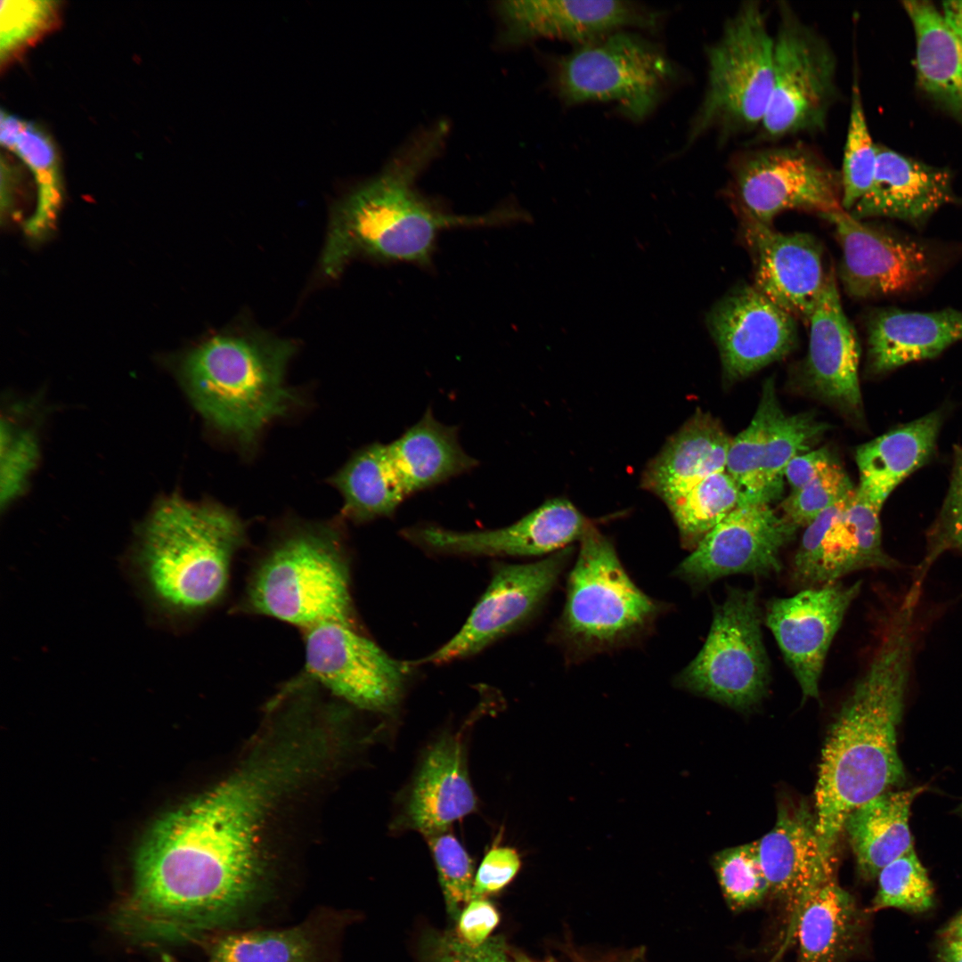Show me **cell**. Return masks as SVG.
<instances>
[{
    "label": "cell",
    "instance_id": "1",
    "mask_svg": "<svg viewBox=\"0 0 962 962\" xmlns=\"http://www.w3.org/2000/svg\"><path fill=\"white\" fill-rule=\"evenodd\" d=\"M332 748L321 728L282 720L279 735L240 767L160 818L135 857L133 913L152 931L183 939L240 920L265 893L271 812L322 770Z\"/></svg>",
    "mask_w": 962,
    "mask_h": 962
},
{
    "label": "cell",
    "instance_id": "2",
    "mask_svg": "<svg viewBox=\"0 0 962 962\" xmlns=\"http://www.w3.org/2000/svg\"><path fill=\"white\" fill-rule=\"evenodd\" d=\"M918 602L901 599L885 616L873 656L830 725L815 788L816 828L824 854L836 845L848 815L905 781L897 752L912 673Z\"/></svg>",
    "mask_w": 962,
    "mask_h": 962
},
{
    "label": "cell",
    "instance_id": "3",
    "mask_svg": "<svg viewBox=\"0 0 962 962\" xmlns=\"http://www.w3.org/2000/svg\"><path fill=\"white\" fill-rule=\"evenodd\" d=\"M447 131L439 123L421 132L379 175L334 204L321 257L326 277L338 276L356 256L427 265L444 230L500 225L525 216L514 208L452 215L421 197L415 183L442 149Z\"/></svg>",
    "mask_w": 962,
    "mask_h": 962
},
{
    "label": "cell",
    "instance_id": "4",
    "mask_svg": "<svg viewBox=\"0 0 962 962\" xmlns=\"http://www.w3.org/2000/svg\"><path fill=\"white\" fill-rule=\"evenodd\" d=\"M292 340L263 330L215 333L183 356L179 374L193 405L221 436L249 451L300 403L285 382Z\"/></svg>",
    "mask_w": 962,
    "mask_h": 962
},
{
    "label": "cell",
    "instance_id": "5",
    "mask_svg": "<svg viewBox=\"0 0 962 962\" xmlns=\"http://www.w3.org/2000/svg\"><path fill=\"white\" fill-rule=\"evenodd\" d=\"M350 584L341 527L335 522L293 521L257 558L237 610L302 631L328 622L357 627Z\"/></svg>",
    "mask_w": 962,
    "mask_h": 962
},
{
    "label": "cell",
    "instance_id": "6",
    "mask_svg": "<svg viewBox=\"0 0 962 962\" xmlns=\"http://www.w3.org/2000/svg\"><path fill=\"white\" fill-rule=\"evenodd\" d=\"M246 542L244 522L226 506L171 497L147 524L141 564L151 591L166 607L199 613L223 598L234 556Z\"/></svg>",
    "mask_w": 962,
    "mask_h": 962
},
{
    "label": "cell",
    "instance_id": "7",
    "mask_svg": "<svg viewBox=\"0 0 962 962\" xmlns=\"http://www.w3.org/2000/svg\"><path fill=\"white\" fill-rule=\"evenodd\" d=\"M567 584L552 637L571 663L640 641L665 609L633 583L611 541L591 525Z\"/></svg>",
    "mask_w": 962,
    "mask_h": 962
},
{
    "label": "cell",
    "instance_id": "8",
    "mask_svg": "<svg viewBox=\"0 0 962 962\" xmlns=\"http://www.w3.org/2000/svg\"><path fill=\"white\" fill-rule=\"evenodd\" d=\"M773 53L774 37L762 3L742 2L706 48L705 89L685 149L710 132L722 143L758 131L773 87Z\"/></svg>",
    "mask_w": 962,
    "mask_h": 962
},
{
    "label": "cell",
    "instance_id": "9",
    "mask_svg": "<svg viewBox=\"0 0 962 962\" xmlns=\"http://www.w3.org/2000/svg\"><path fill=\"white\" fill-rule=\"evenodd\" d=\"M684 79L659 45L629 30L575 46L550 64L551 86L563 104L613 103L633 122L648 118Z\"/></svg>",
    "mask_w": 962,
    "mask_h": 962
},
{
    "label": "cell",
    "instance_id": "10",
    "mask_svg": "<svg viewBox=\"0 0 962 962\" xmlns=\"http://www.w3.org/2000/svg\"><path fill=\"white\" fill-rule=\"evenodd\" d=\"M773 87L757 143L826 131L840 100L837 58L827 40L785 1L778 3Z\"/></svg>",
    "mask_w": 962,
    "mask_h": 962
},
{
    "label": "cell",
    "instance_id": "11",
    "mask_svg": "<svg viewBox=\"0 0 962 962\" xmlns=\"http://www.w3.org/2000/svg\"><path fill=\"white\" fill-rule=\"evenodd\" d=\"M756 588H730L714 606L706 640L675 684L739 711L757 705L770 680Z\"/></svg>",
    "mask_w": 962,
    "mask_h": 962
},
{
    "label": "cell",
    "instance_id": "12",
    "mask_svg": "<svg viewBox=\"0 0 962 962\" xmlns=\"http://www.w3.org/2000/svg\"><path fill=\"white\" fill-rule=\"evenodd\" d=\"M728 195L739 214L770 225L786 210L820 216L842 208L840 171L803 143L743 151L730 162Z\"/></svg>",
    "mask_w": 962,
    "mask_h": 962
},
{
    "label": "cell",
    "instance_id": "13",
    "mask_svg": "<svg viewBox=\"0 0 962 962\" xmlns=\"http://www.w3.org/2000/svg\"><path fill=\"white\" fill-rule=\"evenodd\" d=\"M304 632V673L334 696L363 709L391 712L408 666L384 652L357 627L328 622Z\"/></svg>",
    "mask_w": 962,
    "mask_h": 962
},
{
    "label": "cell",
    "instance_id": "14",
    "mask_svg": "<svg viewBox=\"0 0 962 962\" xmlns=\"http://www.w3.org/2000/svg\"><path fill=\"white\" fill-rule=\"evenodd\" d=\"M797 526L769 504L737 507L714 526L674 570L699 591L733 575L770 577L782 569L781 550Z\"/></svg>",
    "mask_w": 962,
    "mask_h": 962
},
{
    "label": "cell",
    "instance_id": "15",
    "mask_svg": "<svg viewBox=\"0 0 962 962\" xmlns=\"http://www.w3.org/2000/svg\"><path fill=\"white\" fill-rule=\"evenodd\" d=\"M572 553L573 548L567 547L537 562L498 565L461 629L423 662L443 664L474 655L526 623L554 588Z\"/></svg>",
    "mask_w": 962,
    "mask_h": 962
},
{
    "label": "cell",
    "instance_id": "16",
    "mask_svg": "<svg viewBox=\"0 0 962 962\" xmlns=\"http://www.w3.org/2000/svg\"><path fill=\"white\" fill-rule=\"evenodd\" d=\"M821 216L835 227L843 251L841 281L851 297L907 293L932 277L935 263L925 244L864 223L843 208Z\"/></svg>",
    "mask_w": 962,
    "mask_h": 962
},
{
    "label": "cell",
    "instance_id": "17",
    "mask_svg": "<svg viewBox=\"0 0 962 962\" xmlns=\"http://www.w3.org/2000/svg\"><path fill=\"white\" fill-rule=\"evenodd\" d=\"M861 586L860 580L852 584L838 581L803 588L766 604L764 623L799 684L803 701L819 698L830 645Z\"/></svg>",
    "mask_w": 962,
    "mask_h": 962
},
{
    "label": "cell",
    "instance_id": "18",
    "mask_svg": "<svg viewBox=\"0 0 962 962\" xmlns=\"http://www.w3.org/2000/svg\"><path fill=\"white\" fill-rule=\"evenodd\" d=\"M506 43L548 38L583 45L617 31L656 32L663 11L625 0H525L500 4Z\"/></svg>",
    "mask_w": 962,
    "mask_h": 962
},
{
    "label": "cell",
    "instance_id": "19",
    "mask_svg": "<svg viewBox=\"0 0 962 962\" xmlns=\"http://www.w3.org/2000/svg\"><path fill=\"white\" fill-rule=\"evenodd\" d=\"M723 373L738 380L787 355L797 338L795 318L754 285L738 286L706 316Z\"/></svg>",
    "mask_w": 962,
    "mask_h": 962
},
{
    "label": "cell",
    "instance_id": "20",
    "mask_svg": "<svg viewBox=\"0 0 962 962\" xmlns=\"http://www.w3.org/2000/svg\"><path fill=\"white\" fill-rule=\"evenodd\" d=\"M590 522L562 498L548 500L517 522L498 529L459 532L435 525L401 533L421 549L458 556H538L554 553L581 540Z\"/></svg>",
    "mask_w": 962,
    "mask_h": 962
},
{
    "label": "cell",
    "instance_id": "21",
    "mask_svg": "<svg viewBox=\"0 0 962 962\" xmlns=\"http://www.w3.org/2000/svg\"><path fill=\"white\" fill-rule=\"evenodd\" d=\"M754 266V286L795 319L810 322L823 289L822 249L804 232L783 233L740 214Z\"/></svg>",
    "mask_w": 962,
    "mask_h": 962
},
{
    "label": "cell",
    "instance_id": "22",
    "mask_svg": "<svg viewBox=\"0 0 962 962\" xmlns=\"http://www.w3.org/2000/svg\"><path fill=\"white\" fill-rule=\"evenodd\" d=\"M757 842L770 893L787 905L793 919L810 895L835 880L836 860L824 854L816 816L806 804L782 806L772 829Z\"/></svg>",
    "mask_w": 962,
    "mask_h": 962
},
{
    "label": "cell",
    "instance_id": "23",
    "mask_svg": "<svg viewBox=\"0 0 962 962\" xmlns=\"http://www.w3.org/2000/svg\"><path fill=\"white\" fill-rule=\"evenodd\" d=\"M806 373L810 385L826 401L848 413H859L860 346L839 297L831 270L810 320Z\"/></svg>",
    "mask_w": 962,
    "mask_h": 962
},
{
    "label": "cell",
    "instance_id": "24",
    "mask_svg": "<svg viewBox=\"0 0 962 962\" xmlns=\"http://www.w3.org/2000/svg\"><path fill=\"white\" fill-rule=\"evenodd\" d=\"M465 747L460 736L444 735L423 756L400 817V827L425 836L449 829L477 811Z\"/></svg>",
    "mask_w": 962,
    "mask_h": 962
},
{
    "label": "cell",
    "instance_id": "25",
    "mask_svg": "<svg viewBox=\"0 0 962 962\" xmlns=\"http://www.w3.org/2000/svg\"><path fill=\"white\" fill-rule=\"evenodd\" d=\"M954 202L957 198L948 169L877 144L871 186L848 213L860 220L883 216L921 228L941 207Z\"/></svg>",
    "mask_w": 962,
    "mask_h": 962
},
{
    "label": "cell",
    "instance_id": "26",
    "mask_svg": "<svg viewBox=\"0 0 962 962\" xmlns=\"http://www.w3.org/2000/svg\"><path fill=\"white\" fill-rule=\"evenodd\" d=\"M960 339L962 311L879 309L868 324V367L874 374L885 373L935 357Z\"/></svg>",
    "mask_w": 962,
    "mask_h": 962
},
{
    "label": "cell",
    "instance_id": "27",
    "mask_svg": "<svg viewBox=\"0 0 962 962\" xmlns=\"http://www.w3.org/2000/svg\"><path fill=\"white\" fill-rule=\"evenodd\" d=\"M879 514L880 510L863 499L856 488L796 585L803 589L838 582L858 571L899 567V561L884 549Z\"/></svg>",
    "mask_w": 962,
    "mask_h": 962
},
{
    "label": "cell",
    "instance_id": "28",
    "mask_svg": "<svg viewBox=\"0 0 962 962\" xmlns=\"http://www.w3.org/2000/svg\"><path fill=\"white\" fill-rule=\"evenodd\" d=\"M942 413L932 412L860 444L855 452L858 493L881 509L893 490L933 455Z\"/></svg>",
    "mask_w": 962,
    "mask_h": 962
},
{
    "label": "cell",
    "instance_id": "29",
    "mask_svg": "<svg viewBox=\"0 0 962 962\" xmlns=\"http://www.w3.org/2000/svg\"><path fill=\"white\" fill-rule=\"evenodd\" d=\"M730 441L718 420L697 410L648 464L642 486L664 501L725 471Z\"/></svg>",
    "mask_w": 962,
    "mask_h": 962
},
{
    "label": "cell",
    "instance_id": "30",
    "mask_svg": "<svg viewBox=\"0 0 962 962\" xmlns=\"http://www.w3.org/2000/svg\"><path fill=\"white\" fill-rule=\"evenodd\" d=\"M836 880L802 904L795 918V962H846L861 948L867 914Z\"/></svg>",
    "mask_w": 962,
    "mask_h": 962
},
{
    "label": "cell",
    "instance_id": "31",
    "mask_svg": "<svg viewBox=\"0 0 962 962\" xmlns=\"http://www.w3.org/2000/svg\"><path fill=\"white\" fill-rule=\"evenodd\" d=\"M925 790V787L889 790L848 815L844 831L862 878H875L886 865L913 848L909 810L914 799Z\"/></svg>",
    "mask_w": 962,
    "mask_h": 962
},
{
    "label": "cell",
    "instance_id": "32",
    "mask_svg": "<svg viewBox=\"0 0 962 962\" xmlns=\"http://www.w3.org/2000/svg\"><path fill=\"white\" fill-rule=\"evenodd\" d=\"M387 444L409 496L477 465V461L461 448L457 428L439 422L430 409L397 439Z\"/></svg>",
    "mask_w": 962,
    "mask_h": 962
},
{
    "label": "cell",
    "instance_id": "33",
    "mask_svg": "<svg viewBox=\"0 0 962 962\" xmlns=\"http://www.w3.org/2000/svg\"><path fill=\"white\" fill-rule=\"evenodd\" d=\"M916 38L920 87L962 118V37L930 2L903 1Z\"/></svg>",
    "mask_w": 962,
    "mask_h": 962
},
{
    "label": "cell",
    "instance_id": "34",
    "mask_svg": "<svg viewBox=\"0 0 962 962\" xmlns=\"http://www.w3.org/2000/svg\"><path fill=\"white\" fill-rule=\"evenodd\" d=\"M329 482L343 499L342 516L355 524L390 517L409 497L382 443L357 450Z\"/></svg>",
    "mask_w": 962,
    "mask_h": 962
},
{
    "label": "cell",
    "instance_id": "35",
    "mask_svg": "<svg viewBox=\"0 0 962 962\" xmlns=\"http://www.w3.org/2000/svg\"><path fill=\"white\" fill-rule=\"evenodd\" d=\"M759 405L765 420L763 478L769 504L782 493L785 469L789 461L811 451L828 426L812 412L785 413L772 379L763 384Z\"/></svg>",
    "mask_w": 962,
    "mask_h": 962
},
{
    "label": "cell",
    "instance_id": "36",
    "mask_svg": "<svg viewBox=\"0 0 962 962\" xmlns=\"http://www.w3.org/2000/svg\"><path fill=\"white\" fill-rule=\"evenodd\" d=\"M321 941L317 927L309 922L229 933L215 942L208 962H321Z\"/></svg>",
    "mask_w": 962,
    "mask_h": 962
},
{
    "label": "cell",
    "instance_id": "37",
    "mask_svg": "<svg viewBox=\"0 0 962 962\" xmlns=\"http://www.w3.org/2000/svg\"><path fill=\"white\" fill-rule=\"evenodd\" d=\"M664 503L677 525L682 547L700 541L740 504L738 489L726 471L713 474Z\"/></svg>",
    "mask_w": 962,
    "mask_h": 962
},
{
    "label": "cell",
    "instance_id": "38",
    "mask_svg": "<svg viewBox=\"0 0 962 962\" xmlns=\"http://www.w3.org/2000/svg\"><path fill=\"white\" fill-rule=\"evenodd\" d=\"M8 150L18 155L34 174L37 185V203L35 212L25 222L24 230L32 238H42L53 227L61 202L55 149L40 128L32 122L25 121Z\"/></svg>",
    "mask_w": 962,
    "mask_h": 962
},
{
    "label": "cell",
    "instance_id": "39",
    "mask_svg": "<svg viewBox=\"0 0 962 962\" xmlns=\"http://www.w3.org/2000/svg\"><path fill=\"white\" fill-rule=\"evenodd\" d=\"M877 144L872 140L864 111L857 72H853L846 136L840 170L842 208L849 212L868 191L874 179Z\"/></svg>",
    "mask_w": 962,
    "mask_h": 962
},
{
    "label": "cell",
    "instance_id": "40",
    "mask_svg": "<svg viewBox=\"0 0 962 962\" xmlns=\"http://www.w3.org/2000/svg\"><path fill=\"white\" fill-rule=\"evenodd\" d=\"M721 889L729 907L741 911L759 904L770 893L758 842L725 849L713 857Z\"/></svg>",
    "mask_w": 962,
    "mask_h": 962
},
{
    "label": "cell",
    "instance_id": "41",
    "mask_svg": "<svg viewBox=\"0 0 962 962\" xmlns=\"http://www.w3.org/2000/svg\"><path fill=\"white\" fill-rule=\"evenodd\" d=\"M878 890L869 912L895 908L921 913L933 906V888L927 872L910 849L878 874Z\"/></svg>",
    "mask_w": 962,
    "mask_h": 962
},
{
    "label": "cell",
    "instance_id": "42",
    "mask_svg": "<svg viewBox=\"0 0 962 962\" xmlns=\"http://www.w3.org/2000/svg\"><path fill=\"white\" fill-rule=\"evenodd\" d=\"M764 423V412L758 404L749 425L730 441L725 471L738 489L739 506L768 504L763 478Z\"/></svg>",
    "mask_w": 962,
    "mask_h": 962
},
{
    "label": "cell",
    "instance_id": "43",
    "mask_svg": "<svg viewBox=\"0 0 962 962\" xmlns=\"http://www.w3.org/2000/svg\"><path fill=\"white\" fill-rule=\"evenodd\" d=\"M952 550L962 552V444L954 449L947 494L927 531L925 552L916 567L912 582L923 585L934 562L945 552Z\"/></svg>",
    "mask_w": 962,
    "mask_h": 962
},
{
    "label": "cell",
    "instance_id": "44",
    "mask_svg": "<svg viewBox=\"0 0 962 962\" xmlns=\"http://www.w3.org/2000/svg\"><path fill=\"white\" fill-rule=\"evenodd\" d=\"M448 913L458 920L461 906L473 899L474 863L449 829L426 836Z\"/></svg>",
    "mask_w": 962,
    "mask_h": 962
},
{
    "label": "cell",
    "instance_id": "45",
    "mask_svg": "<svg viewBox=\"0 0 962 962\" xmlns=\"http://www.w3.org/2000/svg\"><path fill=\"white\" fill-rule=\"evenodd\" d=\"M855 489L842 467L833 461L802 488L791 492L782 503L785 517L797 527H805Z\"/></svg>",
    "mask_w": 962,
    "mask_h": 962
},
{
    "label": "cell",
    "instance_id": "46",
    "mask_svg": "<svg viewBox=\"0 0 962 962\" xmlns=\"http://www.w3.org/2000/svg\"><path fill=\"white\" fill-rule=\"evenodd\" d=\"M57 2H1V59H8L35 40L55 20Z\"/></svg>",
    "mask_w": 962,
    "mask_h": 962
},
{
    "label": "cell",
    "instance_id": "47",
    "mask_svg": "<svg viewBox=\"0 0 962 962\" xmlns=\"http://www.w3.org/2000/svg\"><path fill=\"white\" fill-rule=\"evenodd\" d=\"M2 428L5 430V433L2 430L1 455V501L4 506L22 489L34 466L37 448L29 432L14 435L8 426Z\"/></svg>",
    "mask_w": 962,
    "mask_h": 962
},
{
    "label": "cell",
    "instance_id": "48",
    "mask_svg": "<svg viewBox=\"0 0 962 962\" xmlns=\"http://www.w3.org/2000/svg\"><path fill=\"white\" fill-rule=\"evenodd\" d=\"M521 867L518 852L509 846H493L484 856L475 875L473 899L484 898L508 885Z\"/></svg>",
    "mask_w": 962,
    "mask_h": 962
},
{
    "label": "cell",
    "instance_id": "49",
    "mask_svg": "<svg viewBox=\"0 0 962 962\" xmlns=\"http://www.w3.org/2000/svg\"><path fill=\"white\" fill-rule=\"evenodd\" d=\"M428 962H510L504 943L489 938L472 945L460 936L445 934L436 940Z\"/></svg>",
    "mask_w": 962,
    "mask_h": 962
},
{
    "label": "cell",
    "instance_id": "50",
    "mask_svg": "<svg viewBox=\"0 0 962 962\" xmlns=\"http://www.w3.org/2000/svg\"><path fill=\"white\" fill-rule=\"evenodd\" d=\"M499 920V914L490 901L485 898L472 899L458 918L459 936L469 944H482L489 939Z\"/></svg>",
    "mask_w": 962,
    "mask_h": 962
},
{
    "label": "cell",
    "instance_id": "51",
    "mask_svg": "<svg viewBox=\"0 0 962 962\" xmlns=\"http://www.w3.org/2000/svg\"><path fill=\"white\" fill-rule=\"evenodd\" d=\"M833 461V457L827 448L809 451L789 461L784 477L792 491H795L809 483Z\"/></svg>",
    "mask_w": 962,
    "mask_h": 962
},
{
    "label": "cell",
    "instance_id": "52",
    "mask_svg": "<svg viewBox=\"0 0 962 962\" xmlns=\"http://www.w3.org/2000/svg\"><path fill=\"white\" fill-rule=\"evenodd\" d=\"M25 121L19 117L1 111L0 119V143L2 146L10 149L16 137L21 131Z\"/></svg>",
    "mask_w": 962,
    "mask_h": 962
},
{
    "label": "cell",
    "instance_id": "53",
    "mask_svg": "<svg viewBox=\"0 0 962 962\" xmlns=\"http://www.w3.org/2000/svg\"><path fill=\"white\" fill-rule=\"evenodd\" d=\"M941 12L950 29L962 37V0L943 2Z\"/></svg>",
    "mask_w": 962,
    "mask_h": 962
},
{
    "label": "cell",
    "instance_id": "54",
    "mask_svg": "<svg viewBox=\"0 0 962 962\" xmlns=\"http://www.w3.org/2000/svg\"><path fill=\"white\" fill-rule=\"evenodd\" d=\"M937 956L940 962H962V940H944Z\"/></svg>",
    "mask_w": 962,
    "mask_h": 962
},
{
    "label": "cell",
    "instance_id": "55",
    "mask_svg": "<svg viewBox=\"0 0 962 962\" xmlns=\"http://www.w3.org/2000/svg\"><path fill=\"white\" fill-rule=\"evenodd\" d=\"M941 936L943 940H962V912L942 930Z\"/></svg>",
    "mask_w": 962,
    "mask_h": 962
},
{
    "label": "cell",
    "instance_id": "56",
    "mask_svg": "<svg viewBox=\"0 0 962 962\" xmlns=\"http://www.w3.org/2000/svg\"><path fill=\"white\" fill-rule=\"evenodd\" d=\"M515 962H533L527 957L523 954H518L515 958Z\"/></svg>",
    "mask_w": 962,
    "mask_h": 962
}]
</instances>
